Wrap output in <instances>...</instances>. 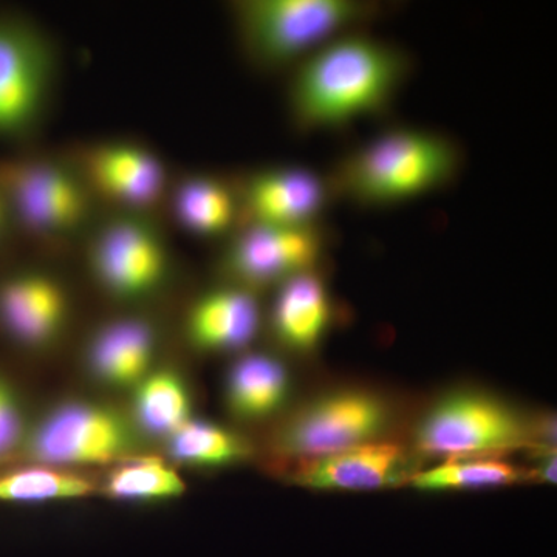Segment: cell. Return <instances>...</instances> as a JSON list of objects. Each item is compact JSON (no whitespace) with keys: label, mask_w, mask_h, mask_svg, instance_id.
<instances>
[{"label":"cell","mask_w":557,"mask_h":557,"mask_svg":"<svg viewBox=\"0 0 557 557\" xmlns=\"http://www.w3.org/2000/svg\"><path fill=\"white\" fill-rule=\"evenodd\" d=\"M0 189L17 236L53 251L81 249L104 211L67 150L0 159Z\"/></svg>","instance_id":"cell-4"},{"label":"cell","mask_w":557,"mask_h":557,"mask_svg":"<svg viewBox=\"0 0 557 557\" xmlns=\"http://www.w3.org/2000/svg\"><path fill=\"white\" fill-rule=\"evenodd\" d=\"M388 423L387 406L368 392L347 391L311 403L281 432L278 449L300 460L369 445Z\"/></svg>","instance_id":"cell-10"},{"label":"cell","mask_w":557,"mask_h":557,"mask_svg":"<svg viewBox=\"0 0 557 557\" xmlns=\"http://www.w3.org/2000/svg\"><path fill=\"white\" fill-rule=\"evenodd\" d=\"M69 313L67 289L47 271L21 270L0 281V327L22 346L53 343Z\"/></svg>","instance_id":"cell-13"},{"label":"cell","mask_w":557,"mask_h":557,"mask_svg":"<svg viewBox=\"0 0 557 557\" xmlns=\"http://www.w3.org/2000/svg\"><path fill=\"white\" fill-rule=\"evenodd\" d=\"M89 482L53 469H27L0 479V500L49 502L87 496Z\"/></svg>","instance_id":"cell-23"},{"label":"cell","mask_w":557,"mask_h":557,"mask_svg":"<svg viewBox=\"0 0 557 557\" xmlns=\"http://www.w3.org/2000/svg\"><path fill=\"white\" fill-rule=\"evenodd\" d=\"M413 61L368 28L330 40L288 73L287 110L299 134L343 131L381 115L405 86Z\"/></svg>","instance_id":"cell-1"},{"label":"cell","mask_w":557,"mask_h":557,"mask_svg":"<svg viewBox=\"0 0 557 557\" xmlns=\"http://www.w3.org/2000/svg\"><path fill=\"white\" fill-rule=\"evenodd\" d=\"M135 410L143 428L171 437L189 421L188 391L174 372H153L139 381Z\"/></svg>","instance_id":"cell-20"},{"label":"cell","mask_w":557,"mask_h":557,"mask_svg":"<svg viewBox=\"0 0 557 557\" xmlns=\"http://www.w3.org/2000/svg\"><path fill=\"white\" fill-rule=\"evenodd\" d=\"M172 456L196 467H225L247 454L244 442L214 424L188 421L170 437Z\"/></svg>","instance_id":"cell-22"},{"label":"cell","mask_w":557,"mask_h":557,"mask_svg":"<svg viewBox=\"0 0 557 557\" xmlns=\"http://www.w3.org/2000/svg\"><path fill=\"white\" fill-rule=\"evenodd\" d=\"M156 330L141 318H120L102 325L90 341L91 369L115 386H127L148 376L156 354Z\"/></svg>","instance_id":"cell-18"},{"label":"cell","mask_w":557,"mask_h":557,"mask_svg":"<svg viewBox=\"0 0 557 557\" xmlns=\"http://www.w3.org/2000/svg\"><path fill=\"white\" fill-rule=\"evenodd\" d=\"M335 306L321 269L278 285L271 309V329L282 346L311 354L327 336Z\"/></svg>","instance_id":"cell-15"},{"label":"cell","mask_w":557,"mask_h":557,"mask_svg":"<svg viewBox=\"0 0 557 557\" xmlns=\"http://www.w3.org/2000/svg\"><path fill=\"white\" fill-rule=\"evenodd\" d=\"M260 319L256 293L228 284L194 304L188 314L189 339L201 350H239L258 335Z\"/></svg>","instance_id":"cell-17"},{"label":"cell","mask_w":557,"mask_h":557,"mask_svg":"<svg viewBox=\"0 0 557 557\" xmlns=\"http://www.w3.org/2000/svg\"><path fill=\"white\" fill-rule=\"evenodd\" d=\"M81 251L100 287L132 302L156 295L174 262L159 215L135 212L102 211Z\"/></svg>","instance_id":"cell-6"},{"label":"cell","mask_w":557,"mask_h":557,"mask_svg":"<svg viewBox=\"0 0 557 557\" xmlns=\"http://www.w3.org/2000/svg\"><path fill=\"white\" fill-rule=\"evenodd\" d=\"M14 236H17V234L16 228H14L13 218H11L5 196H3L2 189H0V249L3 248V245L9 244Z\"/></svg>","instance_id":"cell-26"},{"label":"cell","mask_w":557,"mask_h":557,"mask_svg":"<svg viewBox=\"0 0 557 557\" xmlns=\"http://www.w3.org/2000/svg\"><path fill=\"white\" fill-rule=\"evenodd\" d=\"M131 437L123 421L94 406H65L47 418L32 440V454L44 463H106L126 453Z\"/></svg>","instance_id":"cell-12"},{"label":"cell","mask_w":557,"mask_h":557,"mask_svg":"<svg viewBox=\"0 0 557 557\" xmlns=\"http://www.w3.org/2000/svg\"><path fill=\"white\" fill-rule=\"evenodd\" d=\"M533 440V428L515 409L482 394L443 399L417 432L421 453L450 460L519 449Z\"/></svg>","instance_id":"cell-9"},{"label":"cell","mask_w":557,"mask_h":557,"mask_svg":"<svg viewBox=\"0 0 557 557\" xmlns=\"http://www.w3.org/2000/svg\"><path fill=\"white\" fill-rule=\"evenodd\" d=\"M244 223L307 226L324 222L335 200L327 172L273 164L236 175Z\"/></svg>","instance_id":"cell-11"},{"label":"cell","mask_w":557,"mask_h":557,"mask_svg":"<svg viewBox=\"0 0 557 557\" xmlns=\"http://www.w3.org/2000/svg\"><path fill=\"white\" fill-rule=\"evenodd\" d=\"M288 392V373L269 355H248L230 373L231 409L242 418H263L284 403Z\"/></svg>","instance_id":"cell-19"},{"label":"cell","mask_w":557,"mask_h":557,"mask_svg":"<svg viewBox=\"0 0 557 557\" xmlns=\"http://www.w3.org/2000/svg\"><path fill=\"white\" fill-rule=\"evenodd\" d=\"M522 479L519 469L497 458H454L413 478V486L423 491L478 490L511 485Z\"/></svg>","instance_id":"cell-21"},{"label":"cell","mask_w":557,"mask_h":557,"mask_svg":"<svg viewBox=\"0 0 557 557\" xmlns=\"http://www.w3.org/2000/svg\"><path fill=\"white\" fill-rule=\"evenodd\" d=\"M463 163V149L449 135L394 126L341 156L327 177L335 200L381 209L448 188Z\"/></svg>","instance_id":"cell-2"},{"label":"cell","mask_w":557,"mask_h":557,"mask_svg":"<svg viewBox=\"0 0 557 557\" xmlns=\"http://www.w3.org/2000/svg\"><path fill=\"white\" fill-rule=\"evenodd\" d=\"M332 242L324 222L307 226L245 223L222 242L219 267L230 284L256 293L321 269Z\"/></svg>","instance_id":"cell-8"},{"label":"cell","mask_w":557,"mask_h":557,"mask_svg":"<svg viewBox=\"0 0 557 557\" xmlns=\"http://www.w3.org/2000/svg\"><path fill=\"white\" fill-rule=\"evenodd\" d=\"M110 496L127 500H160L185 493V483L174 469L159 460H143L116 469L109 478Z\"/></svg>","instance_id":"cell-24"},{"label":"cell","mask_w":557,"mask_h":557,"mask_svg":"<svg viewBox=\"0 0 557 557\" xmlns=\"http://www.w3.org/2000/svg\"><path fill=\"white\" fill-rule=\"evenodd\" d=\"M406 456L391 443H369L333 456L302 460L296 480L313 490L370 491L394 486L405 475Z\"/></svg>","instance_id":"cell-16"},{"label":"cell","mask_w":557,"mask_h":557,"mask_svg":"<svg viewBox=\"0 0 557 557\" xmlns=\"http://www.w3.org/2000/svg\"><path fill=\"white\" fill-rule=\"evenodd\" d=\"M164 209L180 228L200 239L225 242L244 223L236 175L185 172L172 178Z\"/></svg>","instance_id":"cell-14"},{"label":"cell","mask_w":557,"mask_h":557,"mask_svg":"<svg viewBox=\"0 0 557 557\" xmlns=\"http://www.w3.org/2000/svg\"><path fill=\"white\" fill-rule=\"evenodd\" d=\"M104 211L159 215L172 178L157 150L131 138H101L67 149Z\"/></svg>","instance_id":"cell-7"},{"label":"cell","mask_w":557,"mask_h":557,"mask_svg":"<svg viewBox=\"0 0 557 557\" xmlns=\"http://www.w3.org/2000/svg\"><path fill=\"white\" fill-rule=\"evenodd\" d=\"M21 435V417L9 388L0 383V457L16 445Z\"/></svg>","instance_id":"cell-25"},{"label":"cell","mask_w":557,"mask_h":557,"mask_svg":"<svg viewBox=\"0 0 557 557\" xmlns=\"http://www.w3.org/2000/svg\"><path fill=\"white\" fill-rule=\"evenodd\" d=\"M61 60L38 22L0 11V141H24L49 116Z\"/></svg>","instance_id":"cell-5"},{"label":"cell","mask_w":557,"mask_h":557,"mask_svg":"<svg viewBox=\"0 0 557 557\" xmlns=\"http://www.w3.org/2000/svg\"><path fill=\"white\" fill-rule=\"evenodd\" d=\"M375 0H237L231 21L245 61L262 73L292 72L299 62L346 33L387 16Z\"/></svg>","instance_id":"cell-3"}]
</instances>
